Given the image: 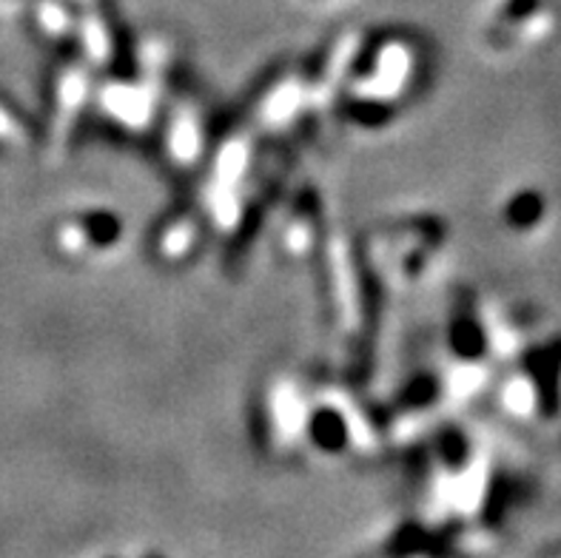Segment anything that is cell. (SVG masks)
I'll use <instances>...</instances> for the list:
<instances>
[{"mask_svg":"<svg viewBox=\"0 0 561 558\" xmlns=\"http://www.w3.org/2000/svg\"><path fill=\"white\" fill-rule=\"evenodd\" d=\"M359 75H351L348 80L354 89V106L374 109L382 117L388 109L397 106L399 100L411 92V86L416 83V71H420V49L416 43L408 37H388L370 52L368 60L359 64Z\"/></svg>","mask_w":561,"mask_h":558,"instance_id":"obj_1","label":"cell"},{"mask_svg":"<svg viewBox=\"0 0 561 558\" xmlns=\"http://www.w3.org/2000/svg\"><path fill=\"white\" fill-rule=\"evenodd\" d=\"M268 428L271 442L277 447H294L291 442H299L308 436V422H311V405L306 402V394L291 385V382H274L268 394Z\"/></svg>","mask_w":561,"mask_h":558,"instance_id":"obj_2","label":"cell"},{"mask_svg":"<svg viewBox=\"0 0 561 558\" xmlns=\"http://www.w3.org/2000/svg\"><path fill=\"white\" fill-rule=\"evenodd\" d=\"M165 151L178 166H194L203 155V132H199V117L194 112H180L169 123L165 135Z\"/></svg>","mask_w":561,"mask_h":558,"instance_id":"obj_5","label":"cell"},{"mask_svg":"<svg viewBox=\"0 0 561 558\" xmlns=\"http://www.w3.org/2000/svg\"><path fill=\"white\" fill-rule=\"evenodd\" d=\"M7 128H12V126H7V117L0 114V132H7Z\"/></svg>","mask_w":561,"mask_h":558,"instance_id":"obj_6","label":"cell"},{"mask_svg":"<svg viewBox=\"0 0 561 558\" xmlns=\"http://www.w3.org/2000/svg\"><path fill=\"white\" fill-rule=\"evenodd\" d=\"M123 226L117 214L112 212H89L80 214L75 223L64 226L60 242L71 254H85V251H106L121 242Z\"/></svg>","mask_w":561,"mask_h":558,"instance_id":"obj_3","label":"cell"},{"mask_svg":"<svg viewBox=\"0 0 561 558\" xmlns=\"http://www.w3.org/2000/svg\"><path fill=\"white\" fill-rule=\"evenodd\" d=\"M197 219L192 214H174L154 231V254L165 262L185 260L197 246Z\"/></svg>","mask_w":561,"mask_h":558,"instance_id":"obj_4","label":"cell"}]
</instances>
